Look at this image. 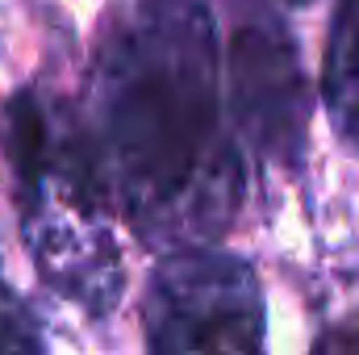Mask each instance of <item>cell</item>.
Listing matches in <instances>:
<instances>
[{
    "label": "cell",
    "mask_w": 359,
    "mask_h": 355,
    "mask_svg": "<svg viewBox=\"0 0 359 355\" xmlns=\"http://www.w3.org/2000/svg\"><path fill=\"white\" fill-rule=\"evenodd\" d=\"M88 138L113 209L151 247H213L247 172L226 126L217 25L205 0H134L92 59Z\"/></svg>",
    "instance_id": "cell-1"
},
{
    "label": "cell",
    "mask_w": 359,
    "mask_h": 355,
    "mask_svg": "<svg viewBox=\"0 0 359 355\" xmlns=\"http://www.w3.org/2000/svg\"><path fill=\"white\" fill-rule=\"evenodd\" d=\"M4 147L42 276L88 314H109L121 297V260L104 230L113 196L88 126L21 88L4 105Z\"/></svg>",
    "instance_id": "cell-2"
},
{
    "label": "cell",
    "mask_w": 359,
    "mask_h": 355,
    "mask_svg": "<svg viewBox=\"0 0 359 355\" xmlns=\"http://www.w3.org/2000/svg\"><path fill=\"white\" fill-rule=\"evenodd\" d=\"M147 355H268L264 288L217 247L168 251L142 297Z\"/></svg>",
    "instance_id": "cell-3"
},
{
    "label": "cell",
    "mask_w": 359,
    "mask_h": 355,
    "mask_svg": "<svg viewBox=\"0 0 359 355\" xmlns=\"http://www.w3.org/2000/svg\"><path fill=\"white\" fill-rule=\"evenodd\" d=\"M226 109L238 138L268 163L301 168L313 96L297 38L271 0H230V38L222 55Z\"/></svg>",
    "instance_id": "cell-4"
},
{
    "label": "cell",
    "mask_w": 359,
    "mask_h": 355,
    "mask_svg": "<svg viewBox=\"0 0 359 355\" xmlns=\"http://www.w3.org/2000/svg\"><path fill=\"white\" fill-rule=\"evenodd\" d=\"M322 105L334 130L359 147V0H339L322 59Z\"/></svg>",
    "instance_id": "cell-5"
},
{
    "label": "cell",
    "mask_w": 359,
    "mask_h": 355,
    "mask_svg": "<svg viewBox=\"0 0 359 355\" xmlns=\"http://www.w3.org/2000/svg\"><path fill=\"white\" fill-rule=\"evenodd\" d=\"M0 355H42L38 318L4 276H0Z\"/></svg>",
    "instance_id": "cell-6"
},
{
    "label": "cell",
    "mask_w": 359,
    "mask_h": 355,
    "mask_svg": "<svg viewBox=\"0 0 359 355\" xmlns=\"http://www.w3.org/2000/svg\"><path fill=\"white\" fill-rule=\"evenodd\" d=\"M288 4H309V0H288Z\"/></svg>",
    "instance_id": "cell-7"
}]
</instances>
